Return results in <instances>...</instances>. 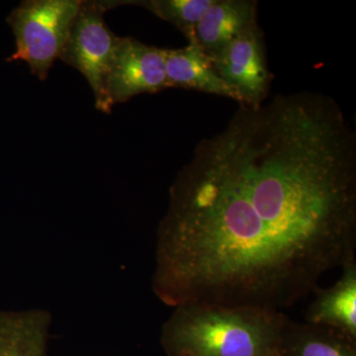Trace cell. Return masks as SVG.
Masks as SVG:
<instances>
[{"label":"cell","mask_w":356,"mask_h":356,"mask_svg":"<svg viewBox=\"0 0 356 356\" xmlns=\"http://www.w3.org/2000/svg\"><path fill=\"white\" fill-rule=\"evenodd\" d=\"M356 134L324 93L240 105L201 140L170 189L153 291L281 312L355 261Z\"/></svg>","instance_id":"cell-1"},{"label":"cell","mask_w":356,"mask_h":356,"mask_svg":"<svg viewBox=\"0 0 356 356\" xmlns=\"http://www.w3.org/2000/svg\"><path fill=\"white\" fill-rule=\"evenodd\" d=\"M161 330L170 356H277L287 316L282 312L187 303Z\"/></svg>","instance_id":"cell-2"},{"label":"cell","mask_w":356,"mask_h":356,"mask_svg":"<svg viewBox=\"0 0 356 356\" xmlns=\"http://www.w3.org/2000/svg\"><path fill=\"white\" fill-rule=\"evenodd\" d=\"M83 0H25L7 18L15 51L7 60H21L44 81L60 58Z\"/></svg>","instance_id":"cell-3"},{"label":"cell","mask_w":356,"mask_h":356,"mask_svg":"<svg viewBox=\"0 0 356 356\" xmlns=\"http://www.w3.org/2000/svg\"><path fill=\"white\" fill-rule=\"evenodd\" d=\"M122 1H83L72 23L60 58L79 70L95 97V107L111 113L105 93V79L120 37L115 35L104 21L107 9Z\"/></svg>","instance_id":"cell-4"},{"label":"cell","mask_w":356,"mask_h":356,"mask_svg":"<svg viewBox=\"0 0 356 356\" xmlns=\"http://www.w3.org/2000/svg\"><path fill=\"white\" fill-rule=\"evenodd\" d=\"M170 88L163 49L142 43L132 37H120L110 63L105 93L112 107L134 96Z\"/></svg>","instance_id":"cell-5"},{"label":"cell","mask_w":356,"mask_h":356,"mask_svg":"<svg viewBox=\"0 0 356 356\" xmlns=\"http://www.w3.org/2000/svg\"><path fill=\"white\" fill-rule=\"evenodd\" d=\"M212 60L222 81L238 95L240 105L257 107L266 102L273 76L259 25L234 40Z\"/></svg>","instance_id":"cell-6"},{"label":"cell","mask_w":356,"mask_h":356,"mask_svg":"<svg viewBox=\"0 0 356 356\" xmlns=\"http://www.w3.org/2000/svg\"><path fill=\"white\" fill-rule=\"evenodd\" d=\"M257 25V2L254 0H213L188 42H195L214 58L231 42Z\"/></svg>","instance_id":"cell-7"},{"label":"cell","mask_w":356,"mask_h":356,"mask_svg":"<svg viewBox=\"0 0 356 356\" xmlns=\"http://www.w3.org/2000/svg\"><path fill=\"white\" fill-rule=\"evenodd\" d=\"M166 76L170 88L191 89L222 96L240 103L238 95L215 69L212 58L195 42L179 49H163Z\"/></svg>","instance_id":"cell-8"},{"label":"cell","mask_w":356,"mask_h":356,"mask_svg":"<svg viewBox=\"0 0 356 356\" xmlns=\"http://www.w3.org/2000/svg\"><path fill=\"white\" fill-rule=\"evenodd\" d=\"M51 324L44 309L0 312V356H48Z\"/></svg>","instance_id":"cell-9"},{"label":"cell","mask_w":356,"mask_h":356,"mask_svg":"<svg viewBox=\"0 0 356 356\" xmlns=\"http://www.w3.org/2000/svg\"><path fill=\"white\" fill-rule=\"evenodd\" d=\"M306 323L331 327L356 339V262L343 267L331 287L318 290L306 313Z\"/></svg>","instance_id":"cell-10"},{"label":"cell","mask_w":356,"mask_h":356,"mask_svg":"<svg viewBox=\"0 0 356 356\" xmlns=\"http://www.w3.org/2000/svg\"><path fill=\"white\" fill-rule=\"evenodd\" d=\"M355 339L331 327L287 317L277 356H356Z\"/></svg>","instance_id":"cell-11"},{"label":"cell","mask_w":356,"mask_h":356,"mask_svg":"<svg viewBox=\"0 0 356 356\" xmlns=\"http://www.w3.org/2000/svg\"><path fill=\"white\" fill-rule=\"evenodd\" d=\"M212 2L213 0H143L129 1V4L144 7L161 20L175 25L188 41Z\"/></svg>","instance_id":"cell-12"}]
</instances>
